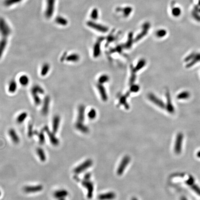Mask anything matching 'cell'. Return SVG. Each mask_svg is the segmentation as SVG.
Here are the masks:
<instances>
[{
	"label": "cell",
	"instance_id": "obj_1",
	"mask_svg": "<svg viewBox=\"0 0 200 200\" xmlns=\"http://www.w3.org/2000/svg\"><path fill=\"white\" fill-rule=\"evenodd\" d=\"M93 165V161L91 159H88L83 162L79 165L76 167L73 170V172L76 174H79L86 170L88 168L90 167Z\"/></svg>",
	"mask_w": 200,
	"mask_h": 200
},
{
	"label": "cell",
	"instance_id": "obj_2",
	"mask_svg": "<svg viewBox=\"0 0 200 200\" xmlns=\"http://www.w3.org/2000/svg\"><path fill=\"white\" fill-rule=\"evenodd\" d=\"M131 158L129 156H125V157L122 158V161H121L120 164L119 165L118 168L117 170V175L119 176H121L122 175L124 171H125L126 168L127 167L128 164L130 162Z\"/></svg>",
	"mask_w": 200,
	"mask_h": 200
},
{
	"label": "cell",
	"instance_id": "obj_3",
	"mask_svg": "<svg viewBox=\"0 0 200 200\" xmlns=\"http://www.w3.org/2000/svg\"><path fill=\"white\" fill-rule=\"evenodd\" d=\"M43 130L47 133V134L49 137L51 144H52L54 146H58L59 144V141L58 139L56 137L55 134H54L53 132H51L49 129V127H48L47 126L44 127Z\"/></svg>",
	"mask_w": 200,
	"mask_h": 200
},
{
	"label": "cell",
	"instance_id": "obj_4",
	"mask_svg": "<svg viewBox=\"0 0 200 200\" xmlns=\"http://www.w3.org/2000/svg\"><path fill=\"white\" fill-rule=\"evenodd\" d=\"M87 25L88 27L98 31L100 32L106 33L108 30L107 27H106L105 25H102L100 24L96 23L95 22L93 21H88L87 22Z\"/></svg>",
	"mask_w": 200,
	"mask_h": 200
},
{
	"label": "cell",
	"instance_id": "obj_5",
	"mask_svg": "<svg viewBox=\"0 0 200 200\" xmlns=\"http://www.w3.org/2000/svg\"><path fill=\"white\" fill-rule=\"evenodd\" d=\"M183 139L184 136L181 133H179L177 135L174 147L175 153L177 154H179L181 153Z\"/></svg>",
	"mask_w": 200,
	"mask_h": 200
},
{
	"label": "cell",
	"instance_id": "obj_6",
	"mask_svg": "<svg viewBox=\"0 0 200 200\" xmlns=\"http://www.w3.org/2000/svg\"><path fill=\"white\" fill-rule=\"evenodd\" d=\"M82 185L87 189V197L88 199L92 198L94 192V184L90 180H84L82 182Z\"/></svg>",
	"mask_w": 200,
	"mask_h": 200
},
{
	"label": "cell",
	"instance_id": "obj_7",
	"mask_svg": "<svg viewBox=\"0 0 200 200\" xmlns=\"http://www.w3.org/2000/svg\"><path fill=\"white\" fill-rule=\"evenodd\" d=\"M43 189V186L42 185H37L35 186H27L24 188V191L27 193H33L38 192L42 191Z\"/></svg>",
	"mask_w": 200,
	"mask_h": 200
},
{
	"label": "cell",
	"instance_id": "obj_8",
	"mask_svg": "<svg viewBox=\"0 0 200 200\" xmlns=\"http://www.w3.org/2000/svg\"><path fill=\"white\" fill-rule=\"evenodd\" d=\"M103 38H99L93 47V56L94 58H98L101 54V45L103 40Z\"/></svg>",
	"mask_w": 200,
	"mask_h": 200
},
{
	"label": "cell",
	"instance_id": "obj_9",
	"mask_svg": "<svg viewBox=\"0 0 200 200\" xmlns=\"http://www.w3.org/2000/svg\"><path fill=\"white\" fill-rule=\"evenodd\" d=\"M150 28V24L149 22H146L142 25V31L141 33H139L135 38V41H139V40L142 39L144 36H146L148 33V31Z\"/></svg>",
	"mask_w": 200,
	"mask_h": 200
},
{
	"label": "cell",
	"instance_id": "obj_10",
	"mask_svg": "<svg viewBox=\"0 0 200 200\" xmlns=\"http://www.w3.org/2000/svg\"><path fill=\"white\" fill-rule=\"evenodd\" d=\"M148 98L151 102H153L158 107L162 108H164L165 107V104L162 101H161L160 100L157 98V96H155L153 93L149 94Z\"/></svg>",
	"mask_w": 200,
	"mask_h": 200
},
{
	"label": "cell",
	"instance_id": "obj_11",
	"mask_svg": "<svg viewBox=\"0 0 200 200\" xmlns=\"http://www.w3.org/2000/svg\"><path fill=\"white\" fill-rule=\"evenodd\" d=\"M84 113H85V107L84 105L79 106L78 110V117L76 123H83L84 121Z\"/></svg>",
	"mask_w": 200,
	"mask_h": 200
},
{
	"label": "cell",
	"instance_id": "obj_12",
	"mask_svg": "<svg viewBox=\"0 0 200 200\" xmlns=\"http://www.w3.org/2000/svg\"><path fill=\"white\" fill-rule=\"evenodd\" d=\"M116 196L115 193L113 192H109L99 195L98 199L99 200H112L115 199Z\"/></svg>",
	"mask_w": 200,
	"mask_h": 200
},
{
	"label": "cell",
	"instance_id": "obj_13",
	"mask_svg": "<svg viewBox=\"0 0 200 200\" xmlns=\"http://www.w3.org/2000/svg\"><path fill=\"white\" fill-rule=\"evenodd\" d=\"M97 88L99 92L100 95H101V98L103 101L106 102L108 99L106 91L105 90V88L103 86L102 84L99 83L97 85Z\"/></svg>",
	"mask_w": 200,
	"mask_h": 200
},
{
	"label": "cell",
	"instance_id": "obj_14",
	"mask_svg": "<svg viewBox=\"0 0 200 200\" xmlns=\"http://www.w3.org/2000/svg\"><path fill=\"white\" fill-rule=\"evenodd\" d=\"M61 119L59 115H56L53 117L52 120V132L56 134L58 132Z\"/></svg>",
	"mask_w": 200,
	"mask_h": 200
},
{
	"label": "cell",
	"instance_id": "obj_15",
	"mask_svg": "<svg viewBox=\"0 0 200 200\" xmlns=\"http://www.w3.org/2000/svg\"><path fill=\"white\" fill-rule=\"evenodd\" d=\"M50 98L49 96L45 97L42 109V113L44 115H47L49 112Z\"/></svg>",
	"mask_w": 200,
	"mask_h": 200
},
{
	"label": "cell",
	"instance_id": "obj_16",
	"mask_svg": "<svg viewBox=\"0 0 200 200\" xmlns=\"http://www.w3.org/2000/svg\"><path fill=\"white\" fill-rule=\"evenodd\" d=\"M8 134L11 138L12 141L15 144H18L20 142V137L17 134L16 132L15 129L11 128L8 131Z\"/></svg>",
	"mask_w": 200,
	"mask_h": 200
},
{
	"label": "cell",
	"instance_id": "obj_17",
	"mask_svg": "<svg viewBox=\"0 0 200 200\" xmlns=\"http://www.w3.org/2000/svg\"><path fill=\"white\" fill-rule=\"evenodd\" d=\"M69 195L68 191L65 189H60L57 190L54 193V196L55 198L58 199L62 197H66Z\"/></svg>",
	"mask_w": 200,
	"mask_h": 200
},
{
	"label": "cell",
	"instance_id": "obj_18",
	"mask_svg": "<svg viewBox=\"0 0 200 200\" xmlns=\"http://www.w3.org/2000/svg\"><path fill=\"white\" fill-rule=\"evenodd\" d=\"M17 89V84L16 82L14 80H12L9 82L8 86V92L11 94H13L16 92Z\"/></svg>",
	"mask_w": 200,
	"mask_h": 200
},
{
	"label": "cell",
	"instance_id": "obj_19",
	"mask_svg": "<svg viewBox=\"0 0 200 200\" xmlns=\"http://www.w3.org/2000/svg\"><path fill=\"white\" fill-rule=\"evenodd\" d=\"M36 153L40 158V160L42 162H44L46 161L47 157H46L44 151L42 148L38 147V148H37Z\"/></svg>",
	"mask_w": 200,
	"mask_h": 200
},
{
	"label": "cell",
	"instance_id": "obj_20",
	"mask_svg": "<svg viewBox=\"0 0 200 200\" xmlns=\"http://www.w3.org/2000/svg\"><path fill=\"white\" fill-rule=\"evenodd\" d=\"M129 92H127L126 95L122 96L119 99V105H123L127 110H128L129 108V105H128L127 100V97L129 95Z\"/></svg>",
	"mask_w": 200,
	"mask_h": 200
},
{
	"label": "cell",
	"instance_id": "obj_21",
	"mask_svg": "<svg viewBox=\"0 0 200 200\" xmlns=\"http://www.w3.org/2000/svg\"><path fill=\"white\" fill-rule=\"evenodd\" d=\"M75 126L76 129L82 133L86 134L89 132V129L88 127L84 125L83 123H79L76 122Z\"/></svg>",
	"mask_w": 200,
	"mask_h": 200
},
{
	"label": "cell",
	"instance_id": "obj_22",
	"mask_svg": "<svg viewBox=\"0 0 200 200\" xmlns=\"http://www.w3.org/2000/svg\"><path fill=\"white\" fill-rule=\"evenodd\" d=\"M50 70V65L48 63H45L43 64L40 70V75L42 76H45L49 73Z\"/></svg>",
	"mask_w": 200,
	"mask_h": 200
},
{
	"label": "cell",
	"instance_id": "obj_23",
	"mask_svg": "<svg viewBox=\"0 0 200 200\" xmlns=\"http://www.w3.org/2000/svg\"><path fill=\"white\" fill-rule=\"evenodd\" d=\"M80 59V56L79 55L76 53H72L67 56L65 60L68 62H76L78 61Z\"/></svg>",
	"mask_w": 200,
	"mask_h": 200
},
{
	"label": "cell",
	"instance_id": "obj_24",
	"mask_svg": "<svg viewBox=\"0 0 200 200\" xmlns=\"http://www.w3.org/2000/svg\"><path fill=\"white\" fill-rule=\"evenodd\" d=\"M118 10L119 11H122L123 13V16L125 17H127L131 15V13H132V11H133V8L131 7H126L123 8H118Z\"/></svg>",
	"mask_w": 200,
	"mask_h": 200
},
{
	"label": "cell",
	"instance_id": "obj_25",
	"mask_svg": "<svg viewBox=\"0 0 200 200\" xmlns=\"http://www.w3.org/2000/svg\"><path fill=\"white\" fill-rule=\"evenodd\" d=\"M146 60L141 59L138 62L135 67L134 68V70L136 72L139 70H141L145 66V65H146Z\"/></svg>",
	"mask_w": 200,
	"mask_h": 200
},
{
	"label": "cell",
	"instance_id": "obj_26",
	"mask_svg": "<svg viewBox=\"0 0 200 200\" xmlns=\"http://www.w3.org/2000/svg\"><path fill=\"white\" fill-rule=\"evenodd\" d=\"M29 78L28 76L25 75H23L20 76L19 78V82L20 84H21L23 86H26L29 83Z\"/></svg>",
	"mask_w": 200,
	"mask_h": 200
},
{
	"label": "cell",
	"instance_id": "obj_27",
	"mask_svg": "<svg viewBox=\"0 0 200 200\" xmlns=\"http://www.w3.org/2000/svg\"><path fill=\"white\" fill-rule=\"evenodd\" d=\"M133 43V34L130 33L128 35V40L127 43L124 45V47L125 49H130L132 47Z\"/></svg>",
	"mask_w": 200,
	"mask_h": 200
},
{
	"label": "cell",
	"instance_id": "obj_28",
	"mask_svg": "<svg viewBox=\"0 0 200 200\" xmlns=\"http://www.w3.org/2000/svg\"><path fill=\"white\" fill-rule=\"evenodd\" d=\"M27 117H28V114L26 112H22L17 117V122L19 124H21L24 122Z\"/></svg>",
	"mask_w": 200,
	"mask_h": 200
},
{
	"label": "cell",
	"instance_id": "obj_29",
	"mask_svg": "<svg viewBox=\"0 0 200 200\" xmlns=\"http://www.w3.org/2000/svg\"><path fill=\"white\" fill-rule=\"evenodd\" d=\"M7 41L6 39H2L0 41V58H1L7 46Z\"/></svg>",
	"mask_w": 200,
	"mask_h": 200
},
{
	"label": "cell",
	"instance_id": "obj_30",
	"mask_svg": "<svg viewBox=\"0 0 200 200\" xmlns=\"http://www.w3.org/2000/svg\"><path fill=\"white\" fill-rule=\"evenodd\" d=\"M32 94L34 100L35 104L37 106H39L41 103V99L39 96V94L32 91Z\"/></svg>",
	"mask_w": 200,
	"mask_h": 200
},
{
	"label": "cell",
	"instance_id": "obj_31",
	"mask_svg": "<svg viewBox=\"0 0 200 200\" xmlns=\"http://www.w3.org/2000/svg\"><path fill=\"white\" fill-rule=\"evenodd\" d=\"M44 131L42 130V131L38 133V135L39 137V143L40 145H43L45 142V136L44 134Z\"/></svg>",
	"mask_w": 200,
	"mask_h": 200
},
{
	"label": "cell",
	"instance_id": "obj_32",
	"mask_svg": "<svg viewBox=\"0 0 200 200\" xmlns=\"http://www.w3.org/2000/svg\"><path fill=\"white\" fill-rule=\"evenodd\" d=\"M109 80H110V78L107 75H103L99 78V83H100V84H103V83L108 82Z\"/></svg>",
	"mask_w": 200,
	"mask_h": 200
},
{
	"label": "cell",
	"instance_id": "obj_33",
	"mask_svg": "<svg viewBox=\"0 0 200 200\" xmlns=\"http://www.w3.org/2000/svg\"><path fill=\"white\" fill-rule=\"evenodd\" d=\"M171 13L174 16L178 17L180 16L181 10L179 7H174L172 9Z\"/></svg>",
	"mask_w": 200,
	"mask_h": 200
},
{
	"label": "cell",
	"instance_id": "obj_34",
	"mask_svg": "<svg viewBox=\"0 0 200 200\" xmlns=\"http://www.w3.org/2000/svg\"><path fill=\"white\" fill-rule=\"evenodd\" d=\"M96 114H97V113H96V111L95 110L92 108L90 110V111L88 113V116L90 119H93L96 117Z\"/></svg>",
	"mask_w": 200,
	"mask_h": 200
},
{
	"label": "cell",
	"instance_id": "obj_35",
	"mask_svg": "<svg viewBox=\"0 0 200 200\" xmlns=\"http://www.w3.org/2000/svg\"><path fill=\"white\" fill-rule=\"evenodd\" d=\"M99 17V11L97 8H94L91 13V17L93 20H97Z\"/></svg>",
	"mask_w": 200,
	"mask_h": 200
},
{
	"label": "cell",
	"instance_id": "obj_36",
	"mask_svg": "<svg viewBox=\"0 0 200 200\" xmlns=\"http://www.w3.org/2000/svg\"><path fill=\"white\" fill-rule=\"evenodd\" d=\"M166 30L165 29H160L156 32V35L158 38H163L166 35Z\"/></svg>",
	"mask_w": 200,
	"mask_h": 200
},
{
	"label": "cell",
	"instance_id": "obj_37",
	"mask_svg": "<svg viewBox=\"0 0 200 200\" xmlns=\"http://www.w3.org/2000/svg\"><path fill=\"white\" fill-rule=\"evenodd\" d=\"M34 135V131H33V125L31 124H29L28 127V136L30 138H31Z\"/></svg>",
	"mask_w": 200,
	"mask_h": 200
},
{
	"label": "cell",
	"instance_id": "obj_38",
	"mask_svg": "<svg viewBox=\"0 0 200 200\" xmlns=\"http://www.w3.org/2000/svg\"><path fill=\"white\" fill-rule=\"evenodd\" d=\"M135 72L134 69V67L131 68V76L130 79V83L131 84H133L134 82L136 79V76H135Z\"/></svg>",
	"mask_w": 200,
	"mask_h": 200
},
{
	"label": "cell",
	"instance_id": "obj_39",
	"mask_svg": "<svg viewBox=\"0 0 200 200\" xmlns=\"http://www.w3.org/2000/svg\"><path fill=\"white\" fill-rule=\"evenodd\" d=\"M198 11H199V9L198 8L195 7L194 8V10L192 14L193 15L194 17L196 20H198V21H200V16H199L197 13V12H199Z\"/></svg>",
	"mask_w": 200,
	"mask_h": 200
},
{
	"label": "cell",
	"instance_id": "obj_40",
	"mask_svg": "<svg viewBox=\"0 0 200 200\" xmlns=\"http://www.w3.org/2000/svg\"><path fill=\"white\" fill-rule=\"evenodd\" d=\"M130 92H134V93H136V92H138L139 90V87L138 85H132L130 88Z\"/></svg>",
	"mask_w": 200,
	"mask_h": 200
},
{
	"label": "cell",
	"instance_id": "obj_41",
	"mask_svg": "<svg viewBox=\"0 0 200 200\" xmlns=\"http://www.w3.org/2000/svg\"><path fill=\"white\" fill-rule=\"evenodd\" d=\"M191 188L193 189L194 191L196 192V193L199 196H200V188L197 185L193 184L191 186Z\"/></svg>",
	"mask_w": 200,
	"mask_h": 200
},
{
	"label": "cell",
	"instance_id": "obj_42",
	"mask_svg": "<svg viewBox=\"0 0 200 200\" xmlns=\"http://www.w3.org/2000/svg\"><path fill=\"white\" fill-rule=\"evenodd\" d=\"M194 179L192 177H190V178H189L188 180L186 181V184L189 186H192L194 184Z\"/></svg>",
	"mask_w": 200,
	"mask_h": 200
},
{
	"label": "cell",
	"instance_id": "obj_43",
	"mask_svg": "<svg viewBox=\"0 0 200 200\" xmlns=\"http://www.w3.org/2000/svg\"><path fill=\"white\" fill-rule=\"evenodd\" d=\"M91 173H87L84 176V180H90V179Z\"/></svg>",
	"mask_w": 200,
	"mask_h": 200
},
{
	"label": "cell",
	"instance_id": "obj_44",
	"mask_svg": "<svg viewBox=\"0 0 200 200\" xmlns=\"http://www.w3.org/2000/svg\"><path fill=\"white\" fill-rule=\"evenodd\" d=\"M67 56V55L66 53V52H64V53L63 55L61 57V58H60V60H61V61H64V60H65V59L66 58Z\"/></svg>",
	"mask_w": 200,
	"mask_h": 200
},
{
	"label": "cell",
	"instance_id": "obj_45",
	"mask_svg": "<svg viewBox=\"0 0 200 200\" xmlns=\"http://www.w3.org/2000/svg\"><path fill=\"white\" fill-rule=\"evenodd\" d=\"M181 200H188L187 198L185 197L182 196V197L181 198Z\"/></svg>",
	"mask_w": 200,
	"mask_h": 200
},
{
	"label": "cell",
	"instance_id": "obj_46",
	"mask_svg": "<svg viewBox=\"0 0 200 200\" xmlns=\"http://www.w3.org/2000/svg\"><path fill=\"white\" fill-rule=\"evenodd\" d=\"M58 200H66L65 197H62V198H59L58 199Z\"/></svg>",
	"mask_w": 200,
	"mask_h": 200
},
{
	"label": "cell",
	"instance_id": "obj_47",
	"mask_svg": "<svg viewBox=\"0 0 200 200\" xmlns=\"http://www.w3.org/2000/svg\"><path fill=\"white\" fill-rule=\"evenodd\" d=\"M197 156L198 158H200V151H198V153H197Z\"/></svg>",
	"mask_w": 200,
	"mask_h": 200
},
{
	"label": "cell",
	"instance_id": "obj_48",
	"mask_svg": "<svg viewBox=\"0 0 200 200\" xmlns=\"http://www.w3.org/2000/svg\"><path fill=\"white\" fill-rule=\"evenodd\" d=\"M131 200H138V199H137L136 197H133Z\"/></svg>",
	"mask_w": 200,
	"mask_h": 200
},
{
	"label": "cell",
	"instance_id": "obj_49",
	"mask_svg": "<svg viewBox=\"0 0 200 200\" xmlns=\"http://www.w3.org/2000/svg\"><path fill=\"white\" fill-rule=\"evenodd\" d=\"M198 4H199V5L200 6V0H199V2H198Z\"/></svg>",
	"mask_w": 200,
	"mask_h": 200
},
{
	"label": "cell",
	"instance_id": "obj_50",
	"mask_svg": "<svg viewBox=\"0 0 200 200\" xmlns=\"http://www.w3.org/2000/svg\"><path fill=\"white\" fill-rule=\"evenodd\" d=\"M1 190H0V196H1Z\"/></svg>",
	"mask_w": 200,
	"mask_h": 200
},
{
	"label": "cell",
	"instance_id": "obj_51",
	"mask_svg": "<svg viewBox=\"0 0 200 200\" xmlns=\"http://www.w3.org/2000/svg\"><path fill=\"white\" fill-rule=\"evenodd\" d=\"M199 11V12H200V9H199V11Z\"/></svg>",
	"mask_w": 200,
	"mask_h": 200
}]
</instances>
